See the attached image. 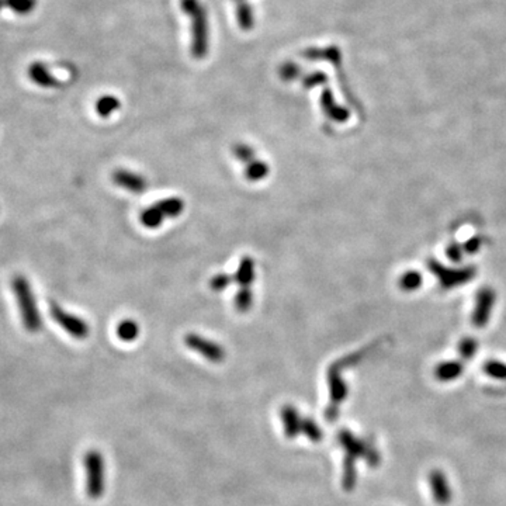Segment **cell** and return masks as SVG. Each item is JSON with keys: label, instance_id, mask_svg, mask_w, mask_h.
Instances as JSON below:
<instances>
[{"label": "cell", "instance_id": "6da1fadb", "mask_svg": "<svg viewBox=\"0 0 506 506\" xmlns=\"http://www.w3.org/2000/svg\"><path fill=\"white\" fill-rule=\"evenodd\" d=\"M341 446L345 448L346 456L344 463V488L346 491H352L356 484V466L354 460L357 457L365 459L370 466H377L380 461V456L377 450L372 446V443L357 439L352 432L342 429L337 435Z\"/></svg>", "mask_w": 506, "mask_h": 506}, {"label": "cell", "instance_id": "7a4b0ae2", "mask_svg": "<svg viewBox=\"0 0 506 506\" xmlns=\"http://www.w3.org/2000/svg\"><path fill=\"white\" fill-rule=\"evenodd\" d=\"M180 6L184 14L190 19L191 45L190 51L195 60H203L208 53L210 32L206 8L200 0H180Z\"/></svg>", "mask_w": 506, "mask_h": 506}, {"label": "cell", "instance_id": "3957f363", "mask_svg": "<svg viewBox=\"0 0 506 506\" xmlns=\"http://www.w3.org/2000/svg\"><path fill=\"white\" fill-rule=\"evenodd\" d=\"M12 289L17 301V306L24 328L32 333L40 332L43 328V320L36 296L33 293L30 283H28L27 277L23 274H16L12 278Z\"/></svg>", "mask_w": 506, "mask_h": 506}, {"label": "cell", "instance_id": "277c9868", "mask_svg": "<svg viewBox=\"0 0 506 506\" xmlns=\"http://www.w3.org/2000/svg\"><path fill=\"white\" fill-rule=\"evenodd\" d=\"M348 369V365L344 359L335 361L329 370H328V383H329V392H330V401L328 408L325 409V419L328 422H333L337 419L339 415V408L342 402L346 400L349 388L342 378V370Z\"/></svg>", "mask_w": 506, "mask_h": 506}, {"label": "cell", "instance_id": "5b68a950", "mask_svg": "<svg viewBox=\"0 0 506 506\" xmlns=\"http://www.w3.org/2000/svg\"><path fill=\"white\" fill-rule=\"evenodd\" d=\"M86 471V494L91 499L97 501L106 491V464L99 450H89L83 459Z\"/></svg>", "mask_w": 506, "mask_h": 506}, {"label": "cell", "instance_id": "8992f818", "mask_svg": "<svg viewBox=\"0 0 506 506\" xmlns=\"http://www.w3.org/2000/svg\"><path fill=\"white\" fill-rule=\"evenodd\" d=\"M431 273H433L439 281V285L443 290H453L461 286L468 285L470 281L477 276L475 266H466L460 269L447 267L437 262L436 259L431 258L426 262Z\"/></svg>", "mask_w": 506, "mask_h": 506}, {"label": "cell", "instance_id": "52a82bcc", "mask_svg": "<svg viewBox=\"0 0 506 506\" xmlns=\"http://www.w3.org/2000/svg\"><path fill=\"white\" fill-rule=\"evenodd\" d=\"M49 314L51 318L58 324L65 332H68L72 337L79 341L86 339L89 335V325L86 324V321L82 320L80 317H76L56 302H51L49 304Z\"/></svg>", "mask_w": 506, "mask_h": 506}, {"label": "cell", "instance_id": "ba28073f", "mask_svg": "<svg viewBox=\"0 0 506 506\" xmlns=\"http://www.w3.org/2000/svg\"><path fill=\"white\" fill-rule=\"evenodd\" d=\"M496 302V293L491 287H481L475 297V306L471 315V322L475 328L483 329L488 325L494 305Z\"/></svg>", "mask_w": 506, "mask_h": 506}, {"label": "cell", "instance_id": "9c48e42d", "mask_svg": "<svg viewBox=\"0 0 506 506\" xmlns=\"http://www.w3.org/2000/svg\"><path fill=\"white\" fill-rule=\"evenodd\" d=\"M184 344L194 352L200 353L211 363H221L225 359V350L215 342H211L206 337H202L195 333L186 335Z\"/></svg>", "mask_w": 506, "mask_h": 506}, {"label": "cell", "instance_id": "30bf717a", "mask_svg": "<svg viewBox=\"0 0 506 506\" xmlns=\"http://www.w3.org/2000/svg\"><path fill=\"white\" fill-rule=\"evenodd\" d=\"M321 106H322V110H324V115L332 121L345 123L350 117L349 110H346L345 107L339 106L335 101V99L332 96V92L328 88L324 89V92L321 95Z\"/></svg>", "mask_w": 506, "mask_h": 506}, {"label": "cell", "instance_id": "8fae6325", "mask_svg": "<svg viewBox=\"0 0 506 506\" xmlns=\"http://www.w3.org/2000/svg\"><path fill=\"white\" fill-rule=\"evenodd\" d=\"M112 182L135 194L143 193L147 187V182L143 176L130 171H124V169H119V171L112 173Z\"/></svg>", "mask_w": 506, "mask_h": 506}, {"label": "cell", "instance_id": "7c38bea8", "mask_svg": "<svg viewBox=\"0 0 506 506\" xmlns=\"http://www.w3.org/2000/svg\"><path fill=\"white\" fill-rule=\"evenodd\" d=\"M28 77L41 88H55L60 84L58 79L41 62H34L28 67Z\"/></svg>", "mask_w": 506, "mask_h": 506}, {"label": "cell", "instance_id": "4fadbf2b", "mask_svg": "<svg viewBox=\"0 0 506 506\" xmlns=\"http://www.w3.org/2000/svg\"><path fill=\"white\" fill-rule=\"evenodd\" d=\"M281 419H283L285 433L287 437L294 439L301 432V416L298 411L293 405H285L280 411Z\"/></svg>", "mask_w": 506, "mask_h": 506}, {"label": "cell", "instance_id": "5bb4252c", "mask_svg": "<svg viewBox=\"0 0 506 506\" xmlns=\"http://www.w3.org/2000/svg\"><path fill=\"white\" fill-rule=\"evenodd\" d=\"M232 278L241 287H249L252 285L253 278H255V263H253L252 258L246 256L241 261L239 267Z\"/></svg>", "mask_w": 506, "mask_h": 506}, {"label": "cell", "instance_id": "9a60e30c", "mask_svg": "<svg viewBox=\"0 0 506 506\" xmlns=\"http://www.w3.org/2000/svg\"><path fill=\"white\" fill-rule=\"evenodd\" d=\"M463 373V364L460 361H444L440 363L436 370L435 376L440 381H452L456 380Z\"/></svg>", "mask_w": 506, "mask_h": 506}, {"label": "cell", "instance_id": "2e32d148", "mask_svg": "<svg viewBox=\"0 0 506 506\" xmlns=\"http://www.w3.org/2000/svg\"><path fill=\"white\" fill-rule=\"evenodd\" d=\"M237 20H238V25L242 28L243 32H250L252 28L255 27V14H253V9L246 2V0L238 2Z\"/></svg>", "mask_w": 506, "mask_h": 506}, {"label": "cell", "instance_id": "e0dca14e", "mask_svg": "<svg viewBox=\"0 0 506 506\" xmlns=\"http://www.w3.org/2000/svg\"><path fill=\"white\" fill-rule=\"evenodd\" d=\"M431 483L436 501L440 503H446L450 499V492L443 474L440 471H433V474L431 475Z\"/></svg>", "mask_w": 506, "mask_h": 506}, {"label": "cell", "instance_id": "ac0fdd59", "mask_svg": "<svg viewBox=\"0 0 506 506\" xmlns=\"http://www.w3.org/2000/svg\"><path fill=\"white\" fill-rule=\"evenodd\" d=\"M121 103L120 100L116 97V96H111V95H106L103 97H100L96 103V111L97 115L103 119H107L110 117L112 112H116L119 108H120Z\"/></svg>", "mask_w": 506, "mask_h": 506}, {"label": "cell", "instance_id": "d6986e66", "mask_svg": "<svg viewBox=\"0 0 506 506\" xmlns=\"http://www.w3.org/2000/svg\"><path fill=\"white\" fill-rule=\"evenodd\" d=\"M422 285H424V277H422V274L416 270H409L404 273L400 278V289L405 293L415 291L420 289Z\"/></svg>", "mask_w": 506, "mask_h": 506}, {"label": "cell", "instance_id": "ffe728a7", "mask_svg": "<svg viewBox=\"0 0 506 506\" xmlns=\"http://www.w3.org/2000/svg\"><path fill=\"white\" fill-rule=\"evenodd\" d=\"M267 175H269L267 165L265 162L259 160V159H255V160L245 166V176L250 182H259V180L265 179Z\"/></svg>", "mask_w": 506, "mask_h": 506}, {"label": "cell", "instance_id": "44dd1931", "mask_svg": "<svg viewBox=\"0 0 506 506\" xmlns=\"http://www.w3.org/2000/svg\"><path fill=\"white\" fill-rule=\"evenodd\" d=\"M156 208L163 214V217L173 218L178 217L183 211V202L179 199H167L162 200L159 203H155Z\"/></svg>", "mask_w": 506, "mask_h": 506}, {"label": "cell", "instance_id": "7402d4cb", "mask_svg": "<svg viewBox=\"0 0 506 506\" xmlns=\"http://www.w3.org/2000/svg\"><path fill=\"white\" fill-rule=\"evenodd\" d=\"M139 333V326L136 322L131 321V320H125L123 322L119 324L117 326V335L121 341L124 342H132L136 339V336Z\"/></svg>", "mask_w": 506, "mask_h": 506}, {"label": "cell", "instance_id": "603a6c76", "mask_svg": "<svg viewBox=\"0 0 506 506\" xmlns=\"http://www.w3.org/2000/svg\"><path fill=\"white\" fill-rule=\"evenodd\" d=\"M165 217L163 214L156 208V206L154 204L152 207L147 208L141 214V221L145 225L147 228H158L160 227V224L163 222Z\"/></svg>", "mask_w": 506, "mask_h": 506}, {"label": "cell", "instance_id": "cb8c5ba5", "mask_svg": "<svg viewBox=\"0 0 506 506\" xmlns=\"http://www.w3.org/2000/svg\"><path fill=\"white\" fill-rule=\"evenodd\" d=\"M5 2L6 6L19 16L30 14L37 6V0H5Z\"/></svg>", "mask_w": 506, "mask_h": 506}, {"label": "cell", "instance_id": "d4e9b609", "mask_svg": "<svg viewBox=\"0 0 506 506\" xmlns=\"http://www.w3.org/2000/svg\"><path fill=\"white\" fill-rule=\"evenodd\" d=\"M301 432L314 443H320L322 440V431L315 422L309 418H304L301 420Z\"/></svg>", "mask_w": 506, "mask_h": 506}, {"label": "cell", "instance_id": "484cf974", "mask_svg": "<svg viewBox=\"0 0 506 506\" xmlns=\"http://www.w3.org/2000/svg\"><path fill=\"white\" fill-rule=\"evenodd\" d=\"M484 372L496 380H506V364L498 360H490L484 364Z\"/></svg>", "mask_w": 506, "mask_h": 506}, {"label": "cell", "instance_id": "4316f807", "mask_svg": "<svg viewBox=\"0 0 506 506\" xmlns=\"http://www.w3.org/2000/svg\"><path fill=\"white\" fill-rule=\"evenodd\" d=\"M477 350H478V342L474 339V337L466 336L459 344V353L464 360L474 357Z\"/></svg>", "mask_w": 506, "mask_h": 506}, {"label": "cell", "instance_id": "83f0119b", "mask_svg": "<svg viewBox=\"0 0 506 506\" xmlns=\"http://www.w3.org/2000/svg\"><path fill=\"white\" fill-rule=\"evenodd\" d=\"M252 301H253V296H252L249 287H241L239 293H237V296H235V306H237L238 311L246 313L248 309H250V306H252Z\"/></svg>", "mask_w": 506, "mask_h": 506}, {"label": "cell", "instance_id": "f1b7e54d", "mask_svg": "<svg viewBox=\"0 0 506 506\" xmlns=\"http://www.w3.org/2000/svg\"><path fill=\"white\" fill-rule=\"evenodd\" d=\"M278 75L285 82H291L301 75V68L293 62H286L280 67Z\"/></svg>", "mask_w": 506, "mask_h": 506}, {"label": "cell", "instance_id": "f546056e", "mask_svg": "<svg viewBox=\"0 0 506 506\" xmlns=\"http://www.w3.org/2000/svg\"><path fill=\"white\" fill-rule=\"evenodd\" d=\"M234 154L235 156L246 165H249L250 162H253L256 159V155H255V151H253L250 147L248 145H243V144H239V145H235L234 148Z\"/></svg>", "mask_w": 506, "mask_h": 506}, {"label": "cell", "instance_id": "4dcf8cb0", "mask_svg": "<svg viewBox=\"0 0 506 506\" xmlns=\"http://www.w3.org/2000/svg\"><path fill=\"white\" fill-rule=\"evenodd\" d=\"M446 255H447V258H448L450 261L457 263V262H460V261H461V258H463V255H464V248H463V245H460V243H457V242L450 243V245L446 248Z\"/></svg>", "mask_w": 506, "mask_h": 506}, {"label": "cell", "instance_id": "1f68e13d", "mask_svg": "<svg viewBox=\"0 0 506 506\" xmlns=\"http://www.w3.org/2000/svg\"><path fill=\"white\" fill-rule=\"evenodd\" d=\"M231 280H232V277H230L227 274H222V273L221 274H217L215 277L211 278L210 287L213 290H215V291H221V290L227 289L231 285Z\"/></svg>", "mask_w": 506, "mask_h": 506}, {"label": "cell", "instance_id": "d6a6232c", "mask_svg": "<svg viewBox=\"0 0 506 506\" xmlns=\"http://www.w3.org/2000/svg\"><path fill=\"white\" fill-rule=\"evenodd\" d=\"M326 76L322 73V72H315V73H311L304 77L302 80V84L304 88L306 89H311V88H315V86H320V84L325 83L326 82Z\"/></svg>", "mask_w": 506, "mask_h": 506}, {"label": "cell", "instance_id": "836d02e7", "mask_svg": "<svg viewBox=\"0 0 506 506\" xmlns=\"http://www.w3.org/2000/svg\"><path fill=\"white\" fill-rule=\"evenodd\" d=\"M481 245H483L481 237H472L463 245V248H464V252L468 253V255H474V253H477L481 249Z\"/></svg>", "mask_w": 506, "mask_h": 506}, {"label": "cell", "instance_id": "e575fe53", "mask_svg": "<svg viewBox=\"0 0 506 506\" xmlns=\"http://www.w3.org/2000/svg\"><path fill=\"white\" fill-rule=\"evenodd\" d=\"M5 6H6V2H5V0H0V10H2Z\"/></svg>", "mask_w": 506, "mask_h": 506}, {"label": "cell", "instance_id": "d590c367", "mask_svg": "<svg viewBox=\"0 0 506 506\" xmlns=\"http://www.w3.org/2000/svg\"><path fill=\"white\" fill-rule=\"evenodd\" d=\"M235 2H242V0H235Z\"/></svg>", "mask_w": 506, "mask_h": 506}]
</instances>
